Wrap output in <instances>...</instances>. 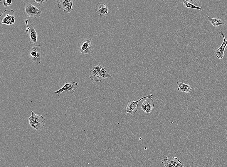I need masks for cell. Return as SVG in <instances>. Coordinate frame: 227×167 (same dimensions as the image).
I'll return each instance as SVG.
<instances>
[{
    "label": "cell",
    "mask_w": 227,
    "mask_h": 167,
    "mask_svg": "<svg viewBox=\"0 0 227 167\" xmlns=\"http://www.w3.org/2000/svg\"><path fill=\"white\" fill-rule=\"evenodd\" d=\"M78 87V84L75 82H67L58 91H55L54 93L58 94V96H60L62 93L65 91H68L71 94H73Z\"/></svg>",
    "instance_id": "ba28073f"
},
{
    "label": "cell",
    "mask_w": 227,
    "mask_h": 167,
    "mask_svg": "<svg viewBox=\"0 0 227 167\" xmlns=\"http://www.w3.org/2000/svg\"><path fill=\"white\" fill-rule=\"evenodd\" d=\"M28 167L27 166V167Z\"/></svg>",
    "instance_id": "7402d4cb"
},
{
    "label": "cell",
    "mask_w": 227,
    "mask_h": 167,
    "mask_svg": "<svg viewBox=\"0 0 227 167\" xmlns=\"http://www.w3.org/2000/svg\"><path fill=\"white\" fill-rule=\"evenodd\" d=\"M47 1V0H38V1L35 0L34 2L35 4H37L39 5H41L46 3Z\"/></svg>",
    "instance_id": "ffe728a7"
},
{
    "label": "cell",
    "mask_w": 227,
    "mask_h": 167,
    "mask_svg": "<svg viewBox=\"0 0 227 167\" xmlns=\"http://www.w3.org/2000/svg\"><path fill=\"white\" fill-rule=\"evenodd\" d=\"M219 33L222 36L223 41L221 47L216 51L215 54L217 58L220 59H222L224 56V52L227 45V40H226L224 32L221 31Z\"/></svg>",
    "instance_id": "8fae6325"
},
{
    "label": "cell",
    "mask_w": 227,
    "mask_h": 167,
    "mask_svg": "<svg viewBox=\"0 0 227 167\" xmlns=\"http://www.w3.org/2000/svg\"><path fill=\"white\" fill-rule=\"evenodd\" d=\"M90 77L94 82H100L107 78H111L112 76L107 68L98 64L92 68L90 72Z\"/></svg>",
    "instance_id": "6da1fadb"
},
{
    "label": "cell",
    "mask_w": 227,
    "mask_h": 167,
    "mask_svg": "<svg viewBox=\"0 0 227 167\" xmlns=\"http://www.w3.org/2000/svg\"><path fill=\"white\" fill-rule=\"evenodd\" d=\"M58 6L59 8L64 12L70 13L73 10L72 8L73 1L71 0H58L57 1Z\"/></svg>",
    "instance_id": "9c48e42d"
},
{
    "label": "cell",
    "mask_w": 227,
    "mask_h": 167,
    "mask_svg": "<svg viewBox=\"0 0 227 167\" xmlns=\"http://www.w3.org/2000/svg\"><path fill=\"white\" fill-rule=\"evenodd\" d=\"M190 2L193 3L192 4L194 5H196L199 4V1H189Z\"/></svg>",
    "instance_id": "44dd1931"
},
{
    "label": "cell",
    "mask_w": 227,
    "mask_h": 167,
    "mask_svg": "<svg viewBox=\"0 0 227 167\" xmlns=\"http://www.w3.org/2000/svg\"><path fill=\"white\" fill-rule=\"evenodd\" d=\"M93 42V40L90 38L82 39L78 44L79 51L84 54H93L94 51Z\"/></svg>",
    "instance_id": "277c9868"
},
{
    "label": "cell",
    "mask_w": 227,
    "mask_h": 167,
    "mask_svg": "<svg viewBox=\"0 0 227 167\" xmlns=\"http://www.w3.org/2000/svg\"><path fill=\"white\" fill-rule=\"evenodd\" d=\"M154 106V101L152 99L146 98L141 105V108L144 112L147 113H150L152 112Z\"/></svg>",
    "instance_id": "30bf717a"
},
{
    "label": "cell",
    "mask_w": 227,
    "mask_h": 167,
    "mask_svg": "<svg viewBox=\"0 0 227 167\" xmlns=\"http://www.w3.org/2000/svg\"><path fill=\"white\" fill-rule=\"evenodd\" d=\"M29 30V42L31 44H37L38 35L32 24L30 25Z\"/></svg>",
    "instance_id": "4fadbf2b"
},
{
    "label": "cell",
    "mask_w": 227,
    "mask_h": 167,
    "mask_svg": "<svg viewBox=\"0 0 227 167\" xmlns=\"http://www.w3.org/2000/svg\"><path fill=\"white\" fill-rule=\"evenodd\" d=\"M153 94H150L145 97L141 98L139 100L136 101H134L130 100L126 104L125 107V113L133 114L136 113L139 109L138 104L140 101L146 98H149L152 99Z\"/></svg>",
    "instance_id": "5b68a950"
},
{
    "label": "cell",
    "mask_w": 227,
    "mask_h": 167,
    "mask_svg": "<svg viewBox=\"0 0 227 167\" xmlns=\"http://www.w3.org/2000/svg\"><path fill=\"white\" fill-rule=\"evenodd\" d=\"M13 1H7V0H1L0 1V4L3 5L4 7L6 8L7 6H10L11 5Z\"/></svg>",
    "instance_id": "d6986e66"
},
{
    "label": "cell",
    "mask_w": 227,
    "mask_h": 167,
    "mask_svg": "<svg viewBox=\"0 0 227 167\" xmlns=\"http://www.w3.org/2000/svg\"><path fill=\"white\" fill-rule=\"evenodd\" d=\"M15 19V12L12 9L5 10L0 16L1 24L11 25L14 24Z\"/></svg>",
    "instance_id": "3957f363"
},
{
    "label": "cell",
    "mask_w": 227,
    "mask_h": 167,
    "mask_svg": "<svg viewBox=\"0 0 227 167\" xmlns=\"http://www.w3.org/2000/svg\"><path fill=\"white\" fill-rule=\"evenodd\" d=\"M183 4L187 8L196 9L199 10L200 11H203V9L202 8L196 6L195 5L192 4L191 2H190L189 1H184Z\"/></svg>",
    "instance_id": "ac0fdd59"
},
{
    "label": "cell",
    "mask_w": 227,
    "mask_h": 167,
    "mask_svg": "<svg viewBox=\"0 0 227 167\" xmlns=\"http://www.w3.org/2000/svg\"><path fill=\"white\" fill-rule=\"evenodd\" d=\"M177 84L178 86L177 89L179 91L186 93H189L192 89V87L190 85L184 83L180 80L177 82Z\"/></svg>",
    "instance_id": "5bb4252c"
},
{
    "label": "cell",
    "mask_w": 227,
    "mask_h": 167,
    "mask_svg": "<svg viewBox=\"0 0 227 167\" xmlns=\"http://www.w3.org/2000/svg\"><path fill=\"white\" fill-rule=\"evenodd\" d=\"M95 11L101 17H106L109 15L107 5L103 3H98L97 4Z\"/></svg>",
    "instance_id": "7c38bea8"
},
{
    "label": "cell",
    "mask_w": 227,
    "mask_h": 167,
    "mask_svg": "<svg viewBox=\"0 0 227 167\" xmlns=\"http://www.w3.org/2000/svg\"><path fill=\"white\" fill-rule=\"evenodd\" d=\"M26 14L28 17L38 18L41 17L42 11L35 6L29 3L26 6L25 9Z\"/></svg>",
    "instance_id": "8992f818"
},
{
    "label": "cell",
    "mask_w": 227,
    "mask_h": 167,
    "mask_svg": "<svg viewBox=\"0 0 227 167\" xmlns=\"http://www.w3.org/2000/svg\"><path fill=\"white\" fill-rule=\"evenodd\" d=\"M208 21L211 23L213 27H216L220 25H225V19L222 17L215 18L208 16Z\"/></svg>",
    "instance_id": "9a60e30c"
},
{
    "label": "cell",
    "mask_w": 227,
    "mask_h": 167,
    "mask_svg": "<svg viewBox=\"0 0 227 167\" xmlns=\"http://www.w3.org/2000/svg\"><path fill=\"white\" fill-rule=\"evenodd\" d=\"M43 49L41 46L37 45L29 51V57L32 63L35 65L41 63L43 60Z\"/></svg>",
    "instance_id": "7a4b0ae2"
},
{
    "label": "cell",
    "mask_w": 227,
    "mask_h": 167,
    "mask_svg": "<svg viewBox=\"0 0 227 167\" xmlns=\"http://www.w3.org/2000/svg\"><path fill=\"white\" fill-rule=\"evenodd\" d=\"M162 164L165 167H184L181 162L176 157L167 156L162 160Z\"/></svg>",
    "instance_id": "52a82bcc"
},
{
    "label": "cell",
    "mask_w": 227,
    "mask_h": 167,
    "mask_svg": "<svg viewBox=\"0 0 227 167\" xmlns=\"http://www.w3.org/2000/svg\"><path fill=\"white\" fill-rule=\"evenodd\" d=\"M28 123L29 125L33 128L35 129L38 131H39L43 128L45 123L34 122L30 120H28Z\"/></svg>",
    "instance_id": "e0dca14e"
},
{
    "label": "cell",
    "mask_w": 227,
    "mask_h": 167,
    "mask_svg": "<svg viewBox=\"0 0 227 167\" xmlns=\"http://www.w3.org/2000/svg\"><path fill=\"white\" fill-rule=\"evenodd\" d=\"M31 116L28 118V120L38 123H45V119L42 116H38L34 112L31 111Z\"/></svg>",
    "instance_id": "2e32d148"
}]
</instances>
